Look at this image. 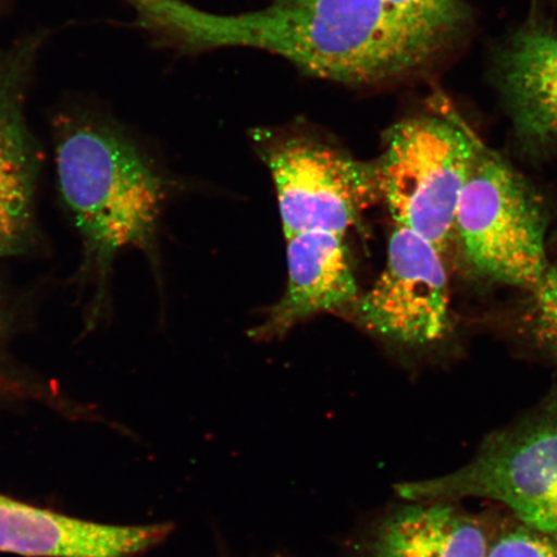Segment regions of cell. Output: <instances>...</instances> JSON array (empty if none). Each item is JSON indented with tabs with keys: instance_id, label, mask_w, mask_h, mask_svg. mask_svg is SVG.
Returning a JSON list of instances; mask_svg holds the SVG:
<instances>
[{
	"instance_id": "cell-1",
	"label": "cell",
	"mask_w": 557,
	"mask_h": 557,
	"mask_svg": "<svg viewBox=\"0 0 557 557\" xmlns=\"http://www.w3.org/2000/svg\"><path fill=\"white\" fill-rule=\"evenodd\" d=\"M145 29L187 52L255 48L347 85L412 78L434 67L468 33L396 0H273L259 11L215 15L184 0H125Z\"/></svg>"
},
{
	"instance_id": "cell-2",
	"label": "cell",
	"mask_w": 557,
	"mask_h": 557,
	"mask_svg": "<svg viewBox=\"0 0 557 557\" xmlns=\"http://www.w3.org/2000/svg\"><path fill=\"white\" fill-rule=\"evenodd\" d=\"M55 162L86 267L104 281L121 250L149 247L163 203L162 181L129 139L102 124L62 120Z\"/></svg>"
},
{
	"instance_id": "cell-3",
	"label": "cell",
	"mask_w": 557,
	"mask_h": 557,
	"mask_svg": "<svg viewBox=\"0 0 557 557\" xmlns=\"http://www.w3.org/2000/svg\"><path fill=\"white\" fill-rule=\"evenodd\" d=\"M396 491L404 500H491L521 524L557 535V393L487 434L459 468Z\"/></svg>"
},
{
	"instance_id": "cell-4",
	"label": "cell",
	"mask_w": 557,
	"mask_h": 557,
	"mask_svg": "<svg viewBox=\"0 0 557 557\" xmlns=\"http://www.w3.org/2000/svg\"><path fill=\"white\" fill-rule=\"evenodd\" d=\"M480 138L443 97L434 111L407 117L383 136L377 160L381 197L396 226L443 253L455 232L461 194Z\"/></svg>"
},
{
	"instance_id": "cell-5",
	"label": "cell",
	"mask_w": 557,
	"mask_h": 557,
	"mask_svg": "<svg viewBox=\"0 0 557 557\" xmlns=\"http://www.w3.org/2000/svg\"><path fill=\"white\" fill-rule=\"evenodd\" d=\"M455 232L466 260L492 282L533 290L547 273V209L537 189L480 139Z\"/></svg>"
},
{
	"instance_id": "cell-6",
	"label": "cell",
	"mask_w": 557,
	"mask_h": 557,
	"mask_svg": "<svg viewBox=\"0 0 557 557\" xmlns=\"http://www.w3.org/2000/svg\"><path fill=\"white\" fill-rule=\"evenodd\" d=\"M255 145L273 177L285 238L299 233L344 235L377 203V165L304 132L257 131Z\"/></svg>"
},
{
	"instance_id": "cell-7",
	"label": "cell",
	"mask_w": 557,
	"mask_h": 557,
	"mask_svg": "<svg viewBox=\"0 0 557 557\" xmlns=\"http://www.w3.org/2000/svg\"><path fill=\"white\" fill-rule=\"evenodd\" d=\"M434 244L396 226L389 236L385 270L352 305L366 330L393 343L428 347L451 332L447 269Z\"/></svg>"
},
{
	"instance_id": "cell-8",
	"label": "cell",
	"mask_w": 557,
	"mask_h": 557,
	"mask_svg": "<svg viewBox=\"0 0 557 557\" xmlns=\"http://www.w3.org/2000/svg\"><path fill=\"white\" fill-rule=\"evenodd\" d=\"M492 74L518 141L557 151V25L528 18L498 46Z\"/></svg>"
},
{
	"instance_id": "cell-9",
	"label": "cell",
	"mask_w": 557,
	"mask_h": 557,
	"mask_svg": "<svg viewBox=\"0 0 557 557\" xmlns=\"http://www.w3.org/2000/svg\"><path fill=\"white\" fill-rule=\"evenodd\" d=\"M166 525L123 527L70 518L0 494V553L25 557H131L162 541Z\"/></svg>"
},
{
	"instance_id": "cell-10",
	"label": "cell",
	"mask_w": 557,
	"mask_h": 557,
	"mask_svg": "<svg viewBox=\"0 0 557 557\" xmlns=\"http://www.w3.org/2000/svg\"><path fill=\"white\" fill-rule=\"evenodd\" d=\"M29 54H0V261L23 253L33 232L40 154L24 114Z\"/></svg>"
},
{
	"instance_id": "cell-11",
	"label": "cell",
	"mask_w": 557,
	"mask_h": 557,
	"mask_svg": "<svg viewBox=\"0 0 557 557\" xmlns=\"http://www.w3.org/2000/svg\"><path fill=\"white\" fill-rule=\"evenodd\" d=\"M505 517L461 500H407L382 519L369 557H486Z\"/></svg>"
},
{
	"instance_id": "cell-12",
	"label": "cell",
	"mask_w": 557,
	"mask_h": 557,
	"mask_svg": "<svg viewBox=\"0 0 557 557\" xmlns=\"http://www.w3.org/2000/svg\"><path fill=\"white\" fill-rule=\"evenodd\" d=\"M287 240V289L264 322L250 332L256 339L281 337L304 320L350 308L359 298L344 235L308 232Z\"/></svg>"
},
{
	"instance_id": "cell-13",
	"label": "cell",
	"mask_w": 557,
	"mask_h": 557,
	"mask_svg": "<svg viewBox=\"0 0 557 557\" xmlns=\"http://www.w3.org/2000/svg\"><path fill=\"white\" fill-rule=\"evenodd\" d=\"M486 557H557V535L521 524L506 512Z\"/></svg>"
},
{
	"instance_id": "cell-14",
	"label": "cell",
	"mask_w": 557,
	"mask_h": 557,
	"mask_svg": "<svg viewBox=\"0 0 557 557\" xmlns=\"http://www.w3.org/2000/svg\"><path fill=\"white\" fill-rule=\"evenodd\" d=\"M532 294L533 331L557 357V264L548 268Z\"/></svg>"
},
{
	"instance_id": "cell-15",
	"label": "cell",
	"mask_w": 557,
	"mask_h": 557,
	"mask_svg": "<svg viewBox=\"0 0 557 557\" xmlns=\"http://www.w3.org/2000/svg\"><path fill=\"white\" fill-rule=\"evenodd\" d=\"M5 312L2 304V299H0V388L7 385L9 382H3L4 380V337H5ZM2 393V389H0Z\"/></svg>"
}]
</instances>
